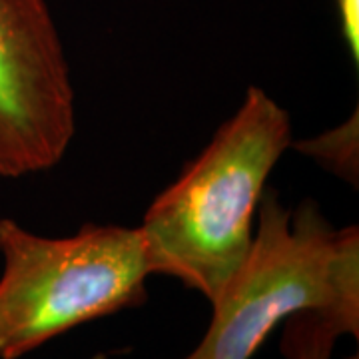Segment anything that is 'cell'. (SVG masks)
<instances>
[{"instance_id":"7a4b0ae2","label":"cell","mask_w":359,"mask_h":359,"mask_svg":"<svg viewBox=\"0 0 359 359\" xmlns=\"http://www.w3.org/2000/svg\"><path fill=\"white\" fill-rule=\"evenodd\" d=\"M210 304L208 332L182 359H252L278 323L304 311L358 337V226L334 228L313 200L287 210L266 190L250 252Z\"/></svg>"},{"instance_id":"3957f363","label":"cell","mask_w":359,"mask_h":359,"mask_svg":"<svg viewBox=\"0 0 359 359\" xmlns=\"http://www.w3.org/2000/svg\"><path fill=\"white\" fill-rule=\"evenodd\" d=\"M0 359H20L56 335L138 308L152 276L138 228L88 224L44 238L0 219Z\"/></svg>"},{"instance_id":"277c9868","label":"cell","mask_w":359,"mask_h":359,"mask_svg":"<svg viewBox=\"0 0 359 359\" xmlns=\"http://www.w3.org/2000/svg\"><path fill=\"white\" fill-rule=\"evenodd\" d=\"M76 134V96L46 0H0V178L54 168Z\"/></svg>"},{"instance_id":"52a82bcc","label":"cell","mask_w":359,"mask_h":359,"mask_svg":"<svg viewBox=\"0 0 359 359\" xmlns=\"http://www.w3.org/2000/svg\"><path fill=\"white\" fill-rule=\"evenodd\" d=\"M341 34L355 66L359 65V0H335Z\"/></svg>"},{"instance_id":"5b68a950","label":"cell","mask_w":359,"mask_h":359,"mask_svg":"<svg viewBox=\"0 0 359 359\" xmlns=\"http://www.w3.org/2000/svg\"><path fill=\"white\" fill-rule=\"evenodd\" d=\"M359 118L358 110L341 126L327 130L320 136L294 144L295 150L313 158L332 174L358 186L359 170Z\"/></svg>"},{"instance_id":"6da1fadb","label":"cell","mask_w":359,"mask_h":359,"mask_svg":"<svg viewBox=\"0 0 359 359\" xmlns=\"http://www.w3.org/2000/svg\"><path fill=\"white\" fill-rule=\"evenodd\" d=\"M290 146V114L250 86L240 110L148 208L138 230L150 273L214 302L250 252L266 182Z\"/></svg>"},{"instance_id":"8992f818","label":"cell","mask_w":359,"mask_h":359,"mask_svg":"<svg viewBox=\"0 0 359 359\" xmlns=\"http://www.w3.org/2000/svg\"><path fill=\"white\" fill-rule=\"evenodd\" d=\"M341 332L316 311H304L285 320L282 349L290 359H332Z\"/></svg>"}]
</instances>
